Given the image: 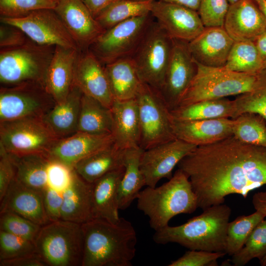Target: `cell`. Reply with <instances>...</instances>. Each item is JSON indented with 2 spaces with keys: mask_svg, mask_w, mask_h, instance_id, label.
I'll return each mask as SVG.
<instances>
[{
  "mask_svg": "<svg viewBox=\"0 0 266 266\" xmlns=\"http://www.w3.org/2000/svg\"><path fill=\"white\" fill-rule=\"evenodd\" d=\"M252 202L256 211L260 212L266 217V191L255 193Z\"/></svg>",
  "mask_w": 266,
  "mask_h": 266,
  "instance_id": "52",
  "label": "cell"
},
{
  "mask_svg": "<svg viewBox=\"0 0 266 266\" xmlns=\"http://www.w3.org/2000/svg\"><path fill=\"white\" fill-rule=\"evenodd\" d=\"M55 46L38 44L29 39L25 44L0 50V86L26 84L44 85Z\"/></svg>",
  "mask_w": 266,
  "mask_h": 266,
  "instance_id": "5",
  "label": "cell"
},
{
  "mask_svg": "<svg viewBox=\"0 0 266 266\" xmlns=\"http://www.w3.org/2000/svg\"><path fill=\"white\" fill-rule=\"evenodd\" d=\"M260 10L266 18V0L257 3Z\"/></svg>",
  "mask_w": 266,
  "mask_h": 266,
  "instance_id": "55",
  "label": "cell"
},
{
  "mask_svg": "<svg viewBox=\"0 0 266 266\" xmlns=\"http://www.w3.org/2000/svg\"><path fill=\"white\" fill-rule=\"evenodd\" d=\"M124 173V167L106 174L92 183V219L113 223L119 220L118 187Z\"/></svg>",
  "mask_w": 266,
  "mask_h": 266,
  "instance_id": "26",
  "label": "cell"
},
{
  "mask_svg": "<svg viewBox=\"0 0 266 266\" xmlns=\"http://www.w3.org/2000/svg\"><path fill=\"white\" fill-rule=\"evenodd\" d=\"M144 150L140 147L125 150L124 173L118 187L119 210L128 208L137 199L141 188L146 185L140 169V158Z\"/></svg>",
  "mask_w": 266,
  "mask_h": 266,
  "instance_id": "31",
  "label": "cell"
},
{
  "mask_svg": "<svg viewBox=\"0 0 266 266\" xmlns=\"http://www.w3.org/2000/svg\"><path fill=\"white\" fill-rule=\"evenodd\" d=\"M231 214L227 204L212 205L184 224L156 231L153 239L159 244L176 243L189 250L225 252Z\"/></svg>",
  "mask_w": 266,
  "mask_h": 266,
  "instance_id": "3",
  "label": "cell"
},
{
  "mask_svg": "<svg viewBox=\"0 0 266 266\" xmlns=\"http://www.w3.org/2000/svg\"><path fill=\"white\" fill-rule=\"evenodd\" d=\"M9 154L15 166V178L26 186L42 192L48 186L49 158L44 154Z\"/></svg>",
  "mask_w": 266,
  "mask_h": 266,
  "instance_id": "34",
  "label": "cell"
},
{
  "mask_svg": "<svg viewBox=\"0 0 266 266\" xmlns=\"http://www.w3.org/2000/svg\"><path fill=\"white\" fill-rule=\"evenodd\" d=\"M114 143L112 134L96 135L77 132L58 138L45 155L72 168L79 161Z\"/></svg>",
  "mask_w": 266,
  "mask_h": 266,
  "instance_id": "19",
  "label": "cell"
},
{
  "mask_svg": "<svg viewBox=\"0 0 266 266\" xmlns=\"http://www.w3.org/2000/svg\"><path fill=\"white\" fill-rule=\"evenodd\" d=\"M125 151L114 143L79 161L73 169L83 180L92 184L106 174L124 167Z\"/></svg>",
  "mask_w": 266,
  "mask_h": 266,
  "instance_id": "30",
  "label": "cell"
},
{
  "mask_svg": "<svg viewBox=\"0 0 266 266\" xmlns=\"http://www.w3.org/2000/svg\"><path fill=\"white\" fill-rule=\"evenodd\" d=\"M255 45L264 61L266 60V29L255 41Z\"/></svg>",
  "mask_w": 266,
  "mask_h": 266,
  "instance_id": "54",
  "label": "cell"
},
{
  "mask_svg": "<svg viewBox=\"0 0 266 266\" xmlns=\"http://www.w3.org/2000/svg\"><path fill=\"white\" fill-rule=\"evenodd\" d=\"M188 42L173 39L169 61L162 88L159 91L170 110L176 108L197 71Z\"/></svg>",
  "mask_w": 266,
  "mask_h": 266,
  "instance_id": "15",
  "label": "cell"
},
{
  "mask_svg": "<svg viewBox=\"0 0 266 266\" xmlns=\"http://www.w3.org/2000/svg\"><path fill=\"white\" fill-rule=\"evenodd\" d=\"M15 166L11 155L0 147V200L15 177Z\"/></svg>",
  "mask_w": 266,
  "mask_h": 266,
  "instance_id": "49",
  "label": "cell"
},
{
  "mask_svg": "<svg viewBox=\"0 0 266 266\" xmlns=\"http://www.w3.org/2000/svg\"><path fill=\"white\" fill-rule=\"evenodd\" d=\"M228 0H201L198 12L205 28L224 27Z\"/></svg>",
  "mask_w": 266,
  "mask_h": 266,
  "instance_id": "44",
  "label": "cell"
},
{
  "mask_svg": "<svg viewBox=\"0 0 266 266\" xmlns=\"http://www.w3.org/2000/svg\"><path fill=\"white\" fill-rule=\"evenodd\" d=\"M225 252H210L189 250L178 259L171 261L169 266H216L217 260L223 257Z\"/></svg>",
  "mask_w": 266,
  "mask_h": 266,
  "instance_id": "46",
  "label": "cell"
},
{
  "mask_svg": "<svg viewBox=\"0 0 266 266\" xmlns=\"http://www.w3.org/2000/svg\"><path fill=\"white\" fill-rule=\"evenodd\" d=\"M79 50L56 46L45 80V88L56 103L64 100L73 86L75 62Z\"/></svg>",
  "mask_w": 266,
  "mask_h": 266,
  "instance_id": "24",
  "label": "cell"
},
{
  "mask_svg": "<svg viewBox=\"0 0 266 266\" xmlns=\"http://www.w3.org/2000/svg\"><path fill=\"white\" fill-rule=\"evenodd\" d=\"M263 70H266V60L264 61Z\"/></svg>",
  "mask_w": 266,
  "mask_h": 266,
  "instance_id": "59",
  "label": "cell"
},
{
  "mask_svg": "<svg viewBox=\"0 0 266 266\" xmlns=\"http://www.w3.org/2000/svg\"><path fill=\"white\" fill-rule=\"evenodd\" d=\"M150 14L173 39L189 42L205 29L198 11L179 4L155 0Z\"/></svg>",
  "mask_w": 266,
  "mask_h": 266,
  "instance_id": "16",
  "label": "cell"
},
{
  "mask_svg": "<svg viewBox=\"0 0 266 266\" xmlns=\"http://www.w3.org/2000/svg\"><path fill=\"white\" fill-rule=\"evenodd\" d=\"M264 60L254 42L234 41L224 67L231 71L258 74L263 70Z\"/></svg>",
  "mask_w": 266,
  "mask_h": 266,
  "instance_id": "35",
  "label": "cell"
},
{
  "mask_svg": "<svg viewBox=\"0 0 266 266\" xmlns=\"http://www.w3.org/2000/svg\"><path fill=\"white\" fill-rule=\"evenodd\" d=\"M233 119V135L245 143L266 147V121L259 114L246 112Z\"/></svg>",
  "mask_w": 266,
  "mask_h": 266,
  "instance_id": "37",
  "label": "cell"
},
{
  "mask_svg": "<svg viewBox=\"0 0 266 266\" xmlns=\"http://www.w3.org/2000/svg\"><path fill=\"white\" fill-rule=\"evenodd\" d=\"M118 0H81L95 18L108 6Z\"/></svg>",
  "mask_w": 266,
  "mask_h": 266,
  "instance_id": "51",
  "label": "cell"
},
{
  "mask_svg": "<svg viewBox=\"0 0 266 266\" xmlns=\"http://www.w3.org/2000/svg\"><path fill=\"white\" fill-rule=\"evenodd\" d=\"M54 10L80 51L88 50L104 32L81 0H59Z\"/></svg>",
  "mask_w": 266,
  "mask_h": 266,
  "instance_id": "17",
  "label": "cell"
},
{
  "mask_svg": "<svg viewBox=\"0 0 266 266\" xmlns=\"http://www.w3.org/2000/svg\"><path fill=\"white\" fill-rule=\"evenodd\" d=\"M197 147L175 138L144 150L140 166L146 185L154 188L161 179H170L175 166Z\"/></svg>",
  "mask_w": 266,
  "mask_h": 266,
  "instance_id": "14",
  "label": "cell"
},
{
  "mask_svg": "<svg viewBox=\"0 0 266 266\" xmlns=\"http://www.w3.org/2000/svg\"><path fill=\"white\" fill-rule=\"evenodd\" d=\"M234 118L250 112L259 114L266 121V70L257 74L256 83L249 92L238 95L234 100Z\"/></svg>",
  "mask_w": 266,
  "mask_h": 266,
  "instance_id": "39",
  "label": "cell"
},
{
  "mask_svg": "<svg viewBox=\"0 0 266 266\" xmlns=\"http://www.w3.org/2000/svg\"><path fill=\"white\" fill-rule=\"evenodd\" d=\"M58 139L42 118H27L0 122V147L12 155H45Z\"/></svg>",
  "mask_w": 266,
  "mask_h": 266,
  "instance_id": "10",
  "label": "cell"
},
{
  "mask_svg": "<svg viewBox=\"0 0 266 266\" xmlns=\"http://www.w3.org/2000/svg\"><path fill=\"white\" fill-rule=\"evenodd\" d=\"M137 1H152L155 0H132Z\"/></svg>",
  "mask_w": 266,
  "mask_h": 266,
  "instance_id": "58",
  "label": "cell"
},
{
  "mask_svg": "<svg viewBox=\"0 0 266 266\" xmlns=\"http://www.w3.org/2000/svg\"><path fill=\"white\" fill-rule=\"evenodd\" d=\"M73 85L84 94L111 108L114 99L104 66L89 50L79 51L74 66Z\"/></svg>",
  "mask_w": 266,
  "mask_h": 266,
  "instance_id": "18",
  "label": "cell"
},
{
  "mask_svg": "<svg viewBox=\"0 0 266 266\" xmlns=\"http://www.w3.org/2000/svg\"><path fill=\"white\" fill-rule=\"evenodd\" d=\"M56 103L41 84L0 86V122L27 118H42Z\"/></svg>",
  "mask_w": 266,
  "mask_h": 266,
  "instance_id": "12",
  "label": "cell"
},
{
  "mask_svg": "<svg viewBox=\"0 0 266 266\" xmlns=\"http://www.w3.org/2000/svg\"><path fill=\"white\" fill-rule=\"evenodd\" d=\"M59 0H0V17L18 18L27 16L33 11L54 9Z\"/></svg>",
  "mask_w": 266,
  "mask_h": 266,
  "instance_id": "41",
  "label": "cell"
},
{
  "mask_svg": "<svg viewBox=\"0 0 266 266\" xmlns=\"http://www.w3.org/2000/svg\"><path fill=\"white\" fill-rule=\"evenodd\" d=\"M83 94L79 88L73 85L66 98L56 103L43 117L45 124L58 138L77 132Z\"/></svg>",
  "mask_w": 266,
  "mask_h": 266,
  "instance_id": "27",
  "label": "cell"
},
{
  "mask_svg": "<svg viewBox=\"0 0 266 266\" xmlns=\"http://www.w3.org/2000/svg\"><path fill=\"white\" fill-rule=\"evenodd\" d=\"M0 214V230L34 242L42 226L14 212Z\"/></svg>",
  "mask_w": 266,
  "mask_h": 266,
  "instance_id": "42",
  "label": "cell"
},
{
  "mask_svg": "<svg viewBox=\"0 0 266 266\" xmlns=\"http://www.w3.org/2000/svg\"><path fill=\"white\" fill-rule=\"evenodd\" d=\"M0 21L1 23L18 27L31 40L38 44L78 49L74 40L54 9L38 10L26 16L18 18L0 17Z\"/></svg>",
  "mask_w": 266,
  "mask_h": 266,
  "instance_id": "13",
  "label": "cell"
},
{
  "mask_svg": "<svg viewBox=\"0 0 266 266\" xmlns=\"http://www.w3.org/2000/svg\"><path fill=\"white\" fill-rule=\"evenodd\" d=\"M179 4L198 11L201 0H160Z\"/></svg>",
  "mask_w": 266,
  "mask_h": 266,
  "instance_id": "53",
  "label": "cell"
},
{
  "mask_svg": "<svg viewBox=\"0 0 266 266\" xmlns=\"http://www.w3.org/2000/svg\"><path fill=\"white\" fill-rule=\"evenodd\" d=\"M47 173L48 186L62 193L71 184L75 171L60 162L49 159Z\"/></svg>",
  "mask_w": 266,
  "mask_h": 266,
  "instance_id": "45",
  "label": "cell"
},
{
  "mask_svg": "<svg viewBox=\"0 0 266 266\" xmlns=\"http://www.w3.org/2000/svg\"><path fill=\"white\" fill-rule=\"evenodd\" d=\"M46 266H81L84 239L81 224L60 220L42 226L34 241Z\"/></svg>",
  "mask_w": 266,
  "mask_h": 266,
  "instance_id": "6",
  "label": "cell"
},
{
  "mask_svg": "<svg viewBox=\"0 0 266 266\" xmlns=\"http://www.w3.org/2000/svg\"><path fill=\"white\" fill-rule=\"evenodd\" d=\"M84 239L81 266H132L137 235L132 224L93 218L81 224Z\"/></svg>",
  "mask_w": 266,
  "mask_h": 266,
  "instance_id": "2",
  "label": "cell"
},
{
  "mask_svg": "<svg viewBox=\"0 0 266 266\" xmlns=\"http://www.w3.org/2000/svg\"><path fill=\"white\" fill-rule=\"evenodd\" d=\"M196 64V73L176 107L248 92L253 89L257 78V74L231 71L224 66Z\"/></svg>",
  "mask_w": 266,
  "mask_h": 266,
  "instance_id": "7",
  "label": "cell"
},
{
  "mask_svg": "<svg viewBox=\"0 0 266 266\" xmlns=\"http://www.w3.org/2000/svg\"><path fill=\"white\" fill-rule=\"evenodd\" d=\"M266 255V220L260 222L248 236L244 246L232 256L234 266H243L251 260H261Z\"/></svg>",
  "mask_w": 266,
  "mask_h": 266,
  "instance_id": "40",
  "label": "cell"
},
{
  "mask_svg": "<svg viewBox=\"0 0 266 266\" xmlns=\"http://www.w3.org/2000/svg\"><path fill=\"white\" fill-rule=\"evenodd\" d=\"M238 0H228L230 4H233Z\"/></svg>",
  "mask_w": 266,
  "mask_h": 266,
  "instance_id": "57",
  "label": "cell"
},
{
  "mask_svg": "<svg viewBox=\"0 0 266 266\" xmlns=\"http://www.w3.org/2000/svg\"></svg>",
  "mask_w": 266,
  "mask_h": 266,
  "instance_id": "61",
  "label": "cell"
},
{
  "mask_svg": "<svg viewBox=\"0 0 266 266\" xmlns=\"http://www.w3.org/2000/svg\"><path fill=\"white\" fill-rule=\"evenodd\" d=\"M135 99L138 110L140 147L146 150L176 138L170 110L158 90L142 83Z\"/></svg>",
  "mask_w": 266,
  "mask_h": 266,
  "instance_id": "9",
  "label": "cell"
},
{
  "mask_svg": "<svg viewBox=\"0 0 266 266\" xmlns=\"http://www.w3.org/2000/svg\"><path fill=\"white\" fill-rule=\"evenodd\" d=\"M188 177L204 210L224 203L226 196L249 193L266 185V147L243 142L233 135L197 146L177 165Z\"/></svg>",
  "mask_w": 266,
  "mask_h": 266,
  "instance_id": "1",
  "label": "cell"
},
{
  "mask_svg": "<svg viewBox=\"0 0 266 266\" xmlns=\"http://www.w3.org/2000/svg\"><path fill=\"white\" fill-rule=\"evenodd\" d=\"M253 0L230 4L224 28L234 41L255 42L266 29V18Z\"/></svg>",
  "mask_w": 266,
  "mask_h": 266,
  "instance_id": "20",
  "label": "cell"
},
{
  "mask_svg": "<svg viewBox=\"0 0 266 266\" xmlns=\"http://www.w3.org/2000/svg\"><path fill=\"white\" fill-rule=\"evenodd\" d=\"M43 262L37 253L20 257L0 261V266H45Z\"/></svg>",
  "mask_w": 266,
  "mask_h": 266,
  "instance_id": "50",
  "label": "cell"
},
{
  "mask_svg": "<svg viewBox=\"0 0 266 266\" xmlns=\"http://www.w3.org/2000/svg\"><path fill=\"white\" fill-rule=\"evenodd\" d=\"M234 41L224 27L205 28L187 43L194 61L210 67L224 66Z\"/></svg>",
  "mask_w": 266,
  "mask_h": 266,
  "instance_id": "21",
  "label": "cell"
},
{
  "mask_svg": "<svg viewBox=\"0 0 266 266\" xmlns=\"http://www.w3.org/2000/svg\"><path fill=\"white\" fill-rule=\"evenodd\" d=\"M42 194L44 210L50 222L61 220L62 193L47 186L42 191Z\"/></svg>",
  "mask_w": 266,
  "mask_h": 266,
  "instance_id": "47",
  "label": "cell"
},
{
  "mask_svg": "<svg viewBox=\"0 0 266 266\" xmlns=\"http://www.w3.org/2000/svg\"><path fill=\"white\" fill-rule=\"evenodd\" d=\"M266 216L256 211L249 215L237 217L228 223L225 252L230 256L237 253L244 246L248 236Z\"/></svg>",
  "mask_w": 266,
  "mask_h": 266,
  "instance_id": "38",
  "label": "cell"
},
{
  "mask_svg": "<svg viewBox=\"0 0 266 266\" xmlns=\"http://www.w3.org/2000/svg\"><path fill=\"white\" fill-rule=\"evenodd\" d=\"M173 45V39L152 20L131 56L143 83L161 90Z\"/></svg>",
  "mask_w": 266,
  "mask_h": 266,
  "instance_id": "8",
  "label": "cell"
},
{
  "mask_svg": "<svg viewBox=\"0 0 266 266\" xmlns=\"http://www.w3.org/2000/svg\"><path fill=\"white\" fill-rule=\"evenodd\" d=\"M260 264L262 266H266V255L260 260Z\"/></svg>",
  "mask_w": 266,
  "mask_h": 266,
  "instance_id": "56",
  "label": "cell"
},
{
  "mask_svg": "<svg viewBox=\"0 0 266 266\" xmlns=\"http://www.w3.org/2000/svg\"><path fill=\"white\" fill-rule=\"evenodd\" d=\"M254 0L256 3H258V2H261V1H265L266 0Z\"/></svg>",
  "mask_w": 266,
  "mask_h": 266,
  "instance_id": "60",
  "label": "cell"
},
{
  "mask_svg": "<svg viewBox=\"0 0 266 266\" xmlns=\"http://www.w3.org/2000/svg\"><path fill=\"white\" fill-rule=\"evenodd\" d=\"M234 114L233 100L227 98L198 101L170 110L172 118L179 121L233 119Z\"/></svg>",
  "mask_w": 266,
  "mask_h": 266,
  "instance_id": "33",
  "label": "cell"
},
{
  "mask_svg": "<svg viewBox=\"0 0 266 266\" xmlns=\"http://www.w3.org/2000/svg\"><path fill=\"white\" fill-rule=\"evenodd\" d=\"M151 3L118 0L103 10L95 19L105 31L129 19L150 14Z\"/></svg>",
  "mask_w": 266,
  "mask_h": 266,
  "instance_id": "36",
  "label": "cell"
},
{
  "mask_svg": "<svg viewBox=\"0 0 266 266\" xmlns=\"http://www.w3.org/2000/svg\"><path fill=\"white\" fill-rule=\"evenodd\" d=\"M136 199L137 208L148 216L155 231L168 225L175 216L191 214L199 208L190 181L179 168L161 186L140 191Z\"/></svg>",
  "mask_w": 266,
  "mask_h": 266,
  "instance_id": "4",
  "label": "cell"
},
{
  "mask_svg": "<svg viewBox=\"0 0 266 266\" xmlns=\"http://www.w3.org/2000/svg\"><path fill=\"white\" fill-rule=\"evenodd\" d=\"M104 66L114 100L135 99L142 82L132 57L122 58Z\"/></svg>",
  "mask_w": 266,
  "mask_h": 266,
  "instance_id": "28",
  "label": "cell"
},
{
  "mask_svg": "<svg viewBox=\"0 0 266 266\" xmlns=\"http://www.w3.org/2000/svg\"><path fill=\"white\" fill-rule=\"evenodd\" d=\"M35 253L34 242L0 230V261Z\"/></svg>",
  "mask_w": 266,
  "mask_h": 266,
  "instance_id": "43",
  "label": "cell"
},
{
  "mask_svg": "<svg viewBox=\"0 0 266 266\" xmlns=\"http://www.w3.org/2000/svg\"><path fill=\"white\" fill-rule=\"evenodd\" d=\"M233 119L218 118L179 121L172 118L176 138L197 146L207 145L233 135Z\"/></svg>",
  "mask_w": 266,
  "mask_h": 266,
  "instance_id": "23",
  "label": "cell"
},
{
  "mask_svg": "<svg viewBox=\"0 0 266 266\" xmlns=\"http://www.w3.org/2000/svg\"><path fill=\"white\" fill-rule=\"evenodd\" d=\"M92 191L93 184L75 172L71 184L62 192L61 219L80 224L92 219Z\"/></svg>",
  "mask_w": 266,
  "mask_h": 266,
  "instance_id": "29",
  "label": "cell"
},
{
  "mask_svg": "<svg viewBox=\"0 0 266 266\" xmlns=\"http://www.w3.org/2000/svg\"><path fill=\"white\" fill-rule=\"evenodd\" d=\"M111 109L113 118L111 134L114 144L122 150L140 147V126L135 99L114 100Z\"/></svg>",
  "mask_w": 266,
  "mask_h": 266,
  "instance_id": "25",
  "label": "cell"
},
{
  "mask_svg": "<svg viewBox=\"0 0 266 266\" xmlns=\"http://www.w3.org/2000/svg\"><path fill=\"white\" fill-rule=\"evenodd\" d=\"M0 48H14L25 44L30 38L18 27L0 22Z\"/></svg>",
  "mask_w": 266,
  "mask_h": 266,
  "instance_id": "48",
  "label": "cell"
},
{
  "mask_svg": "<svg viewBox=\"0 0 266 266\" xmlns=\"http://www.w3.org/2000/svg\"><path fill=\"white\" fill-rule=\"evenodd\" d=\"M12 212L43 226L50 222L46 214L42 192L24 185L14 177L0 200V213Z\"/></svg>",
  "mask_w": 266,
  "mask_h": 266,
  "instance_id": "22",
  "label": "cell"
},
{
  "mask_svg": "<svg viewBox=\"0 0 266 266\" xmlns=\"http://www.w3.org/2000/svg\"><path fill=\"white\" fill-rule=\"evenodd\" d=\"M152 18L150 13L117 24L100 34L88 50L103 66L119 59L131 56Z\"/></svg>",
  "mask_w": 266,
  "mask_h": 266,
  "instance_id": "11",
  "label": "cell"
},
{
  "mask_svg": "<svg viewBox=\"0 0 266 266\" xmlns=\"http://www.w3.org/2000/svg\"><path fill=\"white\" fill-rule=\"evenodd\" d=\"M112 123L111 108L83 94L77 132L96 135L111 134Z\"/></svg>",
  "mask_w": 266,
  "mask_h": 266,
  "instance_id": "32",
  "label": "cell"
}]
</instances>
